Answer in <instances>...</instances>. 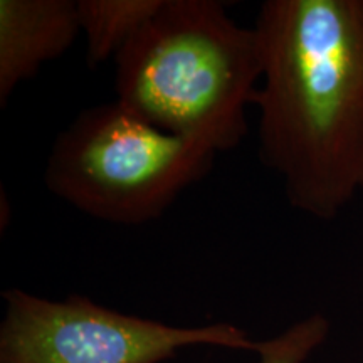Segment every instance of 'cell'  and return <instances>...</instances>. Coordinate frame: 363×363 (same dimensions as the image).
Listing matches in <instances>:
<instances>
[{
  "label": "cell",
  "instance_id": "cell-1",
  "mask_svg": "<svg viewBox=\"0 0 363 363\" xmlns=\"http://www.w3.org/2000/svg\"><path fill=\"white\" fill-rule=\"evenodd\" d=\"M257 155L293 211L331 222L363 192V0H266Z\"/></svg>",
  "mask_w": 363,
  "mask_h": 363
},
{
  "label": "cell",
  "instance_id": "cell-2",
  "mask_svg": "<svg viewBox=\"0 0 363 363\" xmlns=\"http://www.w3.org/2000/svg\"><path fill=\"white\" fill-rule=\"evenodd\" d=\"M261 78L256 27L239 26L216 0H163L115 57V101L219 155L246 138Z\"/></svg>",
  "mask_w": 363,
  "mask_h": 363
},
{
  "label": "cell",
  "instance_id": "cell-3",
  "mask_svg": "<svg viewBox=\"0 0 363 363\" xmlns=\"http://www.w3.org/2000/svg\"><path fill=\"white\" fill-rule=\"evenodd\" d=\"M216 157L111 101L81 111L57 135L44 184L84 216L143 225L160 219L184 190L202 180Z\"/></svg>",
  "mask_w": 363,
  "mask_h": 363
},
{
  "label": "cell",
  "instance_id": "cell-4",
  "mask_svg": "<svg viewBox=\"0 0 363 363\" xmlns=\"http://www.w3.org/2000/svg\"><path fill=\"white\" fill-rule=\"evenodd\" d=\"M0 363H162L194 345L256 352L257 342L229 323L180 328L110 310L72 294L52 301L6 289Z\"/></svg>",
  "mask_w": 363,
  "mask_h": 363
},
{
  "label": "cell",
  "instance_id": "cell-5",
  "mask_svg": "<svg viewBox=\"0 0 363 363\" xmlns=\"http://www.w3.org/2000/svg\"><path fill=\"white\" fill-rule=\"evenodd\" d=\"M79 34L78 0H0V106Z\"/></svg>",
  "mask_w": 363,
  "mask_h": 363
},
{
  "label": "cell",
  "instance_id": "cell-6",
  "mask_svg": "<svg viewBox=\"0 0 363 363\" xmlns=\"http://www.w3.org/2000/svg\"><path fill=\"white\" fill-rule=\"evenodd\" d=\"M163 0H78L89 67L120 54L162 7Z\"/></svg>",
  "mask_w": 363,
  "mask_h": 363
},
{
  "label": "cell",
  "instance_id": "cell-7",
  "mask_svg": "<svg viewBox=\"0 0 363 363\" xmlns=\"http://www.w3.org/2000/svg\"><path fill=\"white\" fill-rule=\"evenodd\" d=\"M330 333V321L315 313L286 328L278 337L257 342V363H305Z\"/></svg>",
  "mask_w": 363,
  "mask_h": 363
}]
</instances>
